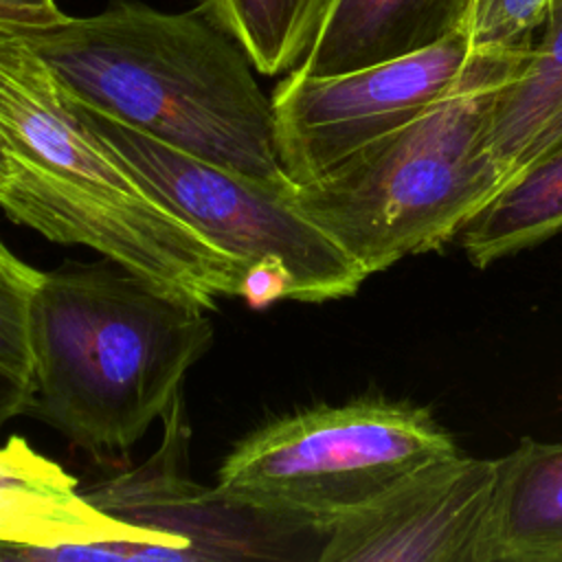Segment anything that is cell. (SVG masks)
I'll return each mask as SVG.
<instances>
[{"label": "cell", "instance_id": "ac0fdd59", "mask_svg": "<svg viewBox=\"0 0 562 562\" xmlns=\"http://www.w3.org/2000/svg\"><path fill=\"white\" fill-rule=\"evenodd\" d=\"M0 7L20 13L31 29H44L59 24L68 15L57 7L55 0H0Z\"/></svg>", "mask_w": 562, "mask_h": 562}, {"label": "cell", "instance_id": "4fadbf2b", "mask_svg": "<svg viewBox=\"0 0 562 562\" xmlns=\"http://www.w3.org/2000/svg\"><path fill=\"white\" fill-rule=\"evenodd\" d=\"M490 140L509 182L562 147V0H551L536 46L496 90Z\"/></svg>", "mask_w": 562, "mask_h": 562}, {"label": "cell", "instance_id": "ffe728a7", "mask_svg": "<svg viewBox=\"0 0 562 562\" xmlns=\"http://www.w3.org/2000/svg\"><path fill=\"white\" fill-rule=\"evenodd\" d=\"M0 26H15V29H31V24L15 11L0 7Z\"/></svg>", "mask_w": 562, "mask_h": 562}, {"label": "cell", "instance_id": "30bf717a", "mask_svg": "<svg viewBox=\"0 0 562 562\" xmlns=\"http://www.w3.org/2000/svg\"><path fill=\"white\" fill-rule=\"evenodd\" d=\"M94 540H138L169 544L198 560L176 533L121 520L77 487V481L22 437L0 446V542L13 547H55Z\"/></svg>", "mask_w": 562, "mask_h": 562}, {"label": "cell", "instance_id": "5b68a950", "mask_svg": "<svg viewBox=\"0 0 562 562\" xmlns=\"http://www.w3.org/2000/svg\"><path fill=\"white\" fill-rule=\"evenodd\" d=\"M72 105L116 160L246 268L239 299L248 305L345 299L367 281L369 274L294 204V180L272 182L233 171L77 99Z\"/></svg>", "mask_w": 562, "mask_h": 562}, {"label": "cell", "instance_id": "6da1fadb", "mask_svg": "<svg viewBox=\"0 0 562 562\" xmlns=\"http://www.w3.org/2000/svg\"><path fill=\"white\" fill-rule=\"evenodd\" d=\"M0 209L57 244L86 246L154 288L215 310L246 268L116 160L24 29L0 26Z\"/></svg>", "mask_w": 562, "mask_h": 562}, {"label": "cell", "instance_id": "d6986e66", "mask_svg": "<svg viewBox=\"0 0 562 562\" xmlns=\"http://www.w3.org/2000/svg\"><path fill=\"white\" fill-rule=\"evenodd\" d=\"M31 397V386L0 369V428L15 415H24Z\"/></svg>", "mask_w": 562, "mask_h": 562}, {"label": "cell", "instance_id": "2e32d148", "mask_svg": "<svg viewBox=\"0 0 562 562\" xmlns=\"http://www.w3.org/2000/svg\"><path fill=\"white\" fill-rule=\"evenodd\" d=\"M549 7L551 0H474L465 35L481 55L525 57L542 33Z\"/></svg>", "mask_w": 562, "mask_h": 562}, {"label": "cell", "instance_id": "8fae6325", "mask_svg": "<svg viewBox=\"0 0 562 562\" xmlns=\"http://www.w3.org/2000/svg\"><path fill=\"white\" fill-rule=\"evenodd\" d=\"M474 0H327L294 72L331 77L465 33Z\"/></svg>", "mask_w": 562, "mask_h": 562}, {"label": "cell", "instance_id": "9a60e30c", "mask_svg": "<svg viewBox=\"0 0 562 562\" xmlns=\"http://www.w3.org/2000/svg\"><path fill=\"white\" fill-rule=\"evenodd\" d=\"M325 7L327 0H200V11L268 77L301 64Z\"/></svg>", "mask_w": 562, "mask_h": 562}, {"label": "cell", "instance_id": "e0dca14e", "mask_svg": "<svg viewBox=\"0 0 562 562\" xmlns=\"http://www.w3.org/2000/svg\"><path fill=\"white\" fill-rule=\"evenodd\" d=\"M40 270L0 263V369L31 386V303L42 281Z\"/></svg>", "mask_w": 562, "mask_h": 562}, {"label": "cell", "instance_id": "603a6c76", "mask_svg": "<svg viewBox=\"0 0 562 562\" xmlns=\"http://www.w3.org/2000/svg\"><path fill=\"white\" fill-rule=\"evenodd\" d=\"M2 184H4V171H2V162H0V189H2Z\"/></svg>", "mask_w": 562, "mask_h": 562}, {"label": "cell", "instance_id": "8992f818", "mask_svg": "<svg viewBox=\"0 0 562 562\" xmlns=\"http://www.w3.org/2000/svg\"><path fill=\"white\" fill-rule=\"evenodd\" d=\"M457 450L424 406L384 400L314 406L244 437L224 459L215 487L233 503L325 538L336 518Z\"/></svg>", "mask_w": 562, "mask_h": 562}, {"label": "cell", "instance_id": "9c48e42d", "mask_svg": "<svg viewBox=\"0 0 562 562\" xmlns=\"http://www.w3.org/2000/svg\"><path fill=\"white\" fill-rule=\"evenodd\" d=\"M187 448L189 424L180 393L162 415V439L151 459L83 494L121 520L182 536L198 560L292 558L294 542L321 538L283 518L233 503L217 487L193 483L184 472Z\"/></svg>", "mask_w": 562, "mask_h": 562}, {"label": "cell", "instance_id": "52a82bcc", "mask_svg": "<svg viewBox=\"0 0 562 562\" xmlns=\"http://www.w3.org/2000/svg\"><path fill=\"white\" fill-rule=\"evenodd\" d=\"M525 59L481 55L465 33H457L430 48L342 75L290 70L272 92L279 162L294 182L314 180L439 101L509 81Z\"/></svg>", "mask_w": 562, "mask_h": 562}, {"label": "cell", "instance_id": "7c38bea8", "mask_svg": "<svg viewBox=\"0 0 562 562\" xmlns=\"http://www.w3.org/2000/svg\"><path fill=\"white\" fill-rule=\"evenodd\" d=\"M476 562H562V441L522 437L496 459Z\"/></svg>", "mask_w": 562, "mask_h": 562}, {"label": "cell", "instance_id": "44dd1931", "mask_svg": "<svg viewBox=\"0 0 562 562\" xmlns=\"http://www.w3.org/2000/svg\"><path fill=\"white\" fill-rule=\"evenodd\" d=\"M0 263L2 266H9V268H18V270H26V268H31L29 263H24L22 259H18L11 250H9V246H4V241L0 239Z\"/></svg>", "mask_w": 562, "mask_h": 562}, {"label": "cell", "instance_id": "7402d4cb", "mask_svg": "<svg viewBox=\"0 0 562 562\" xmlns=\"http://www.w3.org/2000/svg\"><path fill=\"white\" fill-rule=\"evenodd\" d=\"M9 560H18V547L0 542V562H9Z\"/></svg>", "mask_w": 562, "mask_h": 562}, {"label": "cell", "instance_id": "5bb4252c", "mask_svg": "<svg viewBox=\"0 0 562 562\" xmlns=\"http://www.w3.org/2000/svg\"><path fill=\"white\" fill-rule=\"evenodd\" d=\"M562 233V147L518 173L459 233L468 259L485 268Z\"/></svg>", "mask_w": 562, "mask_h": 562}, {"label": "cell", "instance_id": "ba28073f", "mask_svg": "<svg viewBox=\"0 0 562 562\" xmlns=\"http://www.w3.org/2000/svg\"><path fill=\"white\" fill-rule=\"evenodd\" d=\"M496 459L437 457L336 518L323 562H476Z\"/></svg>", "mask_w": 562, "mask_h": 562}, {"label": "cell", "instance_id": "7a4b0ae2", "mask_svg": "<svg viewBox=\"0 0 562 562\" xmlns=\"http://www.w3.org/2000/svg\"><path fill=\"white\" fill-rule=\"evenodd\" d=\"M68 94L138 132L261 180H292L255 66L200 9L114 0L101 13L24 29Z\"/></svg>", "mask_w": 562, "mask_h": 562}, {"label": "cell", "instance_id": "3957f363", "mask_svg": "<svg viewBox=\"0 0 562 562\" xmlns=\"http://www.w3.org/2000/svg\"><path fill=\"white\" fill-rule=\"evenodd\" d=\"M213 342L204 307L114 266L42 274L31 303V415L94 454L125 452Z\"/></svg>", "mask_w": 562, "mask_h": 562}, {"label": "cell", "instance_id": "277c9868", "mask_svg": "<svg viewBox=\"0 0 562 562\" xmlns=\"http://www.w3.org/2000/svg\"><path fill=\"white\" fill-rule=\"evenodd\" d=\"M501 86L457 92L294 182V204L367 274L441 248L509 184L490 140Z\"/></svg>", "mask_w": 562, "mask_h": 562}]
</instances>
